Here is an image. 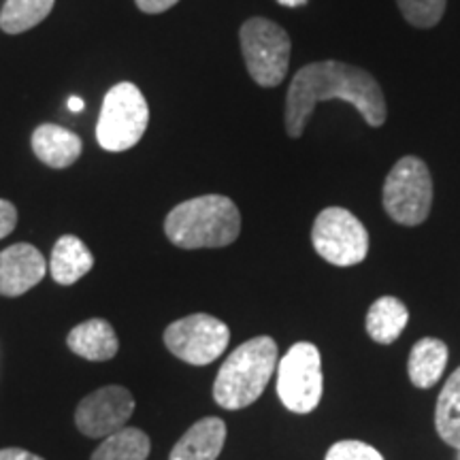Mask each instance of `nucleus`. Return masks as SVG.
Wrapping results in <instances>:
<instances>
[{"label":"nucleus","instance_id":"obj_1","mask_svg":"<svg viewBox=\"0 0 460 460\" xmlns=\"http://www.w3.org/2000/svg\"><path fill=\"white\" fill-rule=\"evenodd\" d=\"M341 101L352 105L371 128L386 122V99L371 73L339 60H322L303 66L292 77L286 94V132L292 139L305 132L318 102Z\"/></svg>","mask_w":460,"mask_h":460},{"label":"nucleus","instance_id":"obj_2","mask_svg":"<svg viewBox=\"0 0 460 460\" xmlns=\"http://www.w3.org/2000/svg\"><path fill=\"white\" fill-rule=\"evenodd\" d=\"M241 233L237 205L222 194H205L172 207L164 220V234L181 250L226 247Z\"/></svg>","mask_w":460,"mask_h":460},{"label":"nucleus","instance_id":"obj_3","mask_svg":"<svg viewBox=\"0 0 460 460\" xmlns=\"http://www.w3.org/2000/svg\"><path fill=\"white\" fill-rule=\"evenodd\" d=\"M278 358V343L271 337H254L241 343L217 371L214 401L228 411L250 407L271 382Z\"/></svg>","mask_w":460,"mask_h":460},{"label":"nucleus","instance_id":"obj_4","mask_svg":"<svg viewBox=\"0 0 460 460\" xmlns=\"http://www.w3.org/2000/svg\"><path fill=\"white\" fill-rule=\"evenodd\" d=\"M149 124V107L135 84H115L102 101L96 141L105 152H126L143 139Z\"/></svg>","mask_w":460,"mask_h":460},{"label":"nucleus","instance_id":"obj_5","mask_svg":"<svg viewBox=\"0 0 460 460\" xmlns=\"http://www.w3.org/2000/svg\"><path fill=\"white\" fill-rule=\"evenodd\" d=\"M241 51L247 73L262 88H278L290 66L292 43L279 24L264 17H252L239 31Z\"/></svg>","mask_w":460,"mask_h":460},{"label":"nucleus","instance_id":"obj_6","mask_svg":"<svg viewBox=\"0 0 460 460\" xmlns=\"http://www.w3.org/2000/svg\"><path fill=\"white\" fill-rule=\"evenodd\" d=\"M384 209L396 224L418 226L433 205V177L424 160L405 156L390 169L384 181Z\"/></svg>","mask_w":460,"mask_h":460},{"label":"nucleus","instance_id":"obj_7","mask_svg":"<svg viewBox=\"0 0 460 460\" xmlns=\"http://www.w3.org/2000/svg\"><path fill=\"white\" fill-rule=\"evenodd\" d=\"M315 252L335 267H354L369 254V233L352 211L326 207L312 228Z\"/></svg>","mask_w":460,"mask_h":460},{"label":"nucleus","instance_id":"obj_8","mask_svg":"<svg viewBox=\"0 0 460 460\" xmlns=\"http://www.w3.org/2000/svg\"><path fill=\"white\" fill-rule=\"evenodd\" d=\"M278 394L286 410L312 413L322 399V360L314 343H295L278 367Z\"/></svg>","mask_w":460,"mask_h":460},{"label":"nucleus","instance_id":"obj_9","mask_svg":"<svg viewBox=\"0 0 460 460\" xmlns=\"http://www.w3.org/2000/svg\"><path fill=\"white\" fill-rule=\"evenodd\" d=\"M230 341V331L209 314H192L166 326L164 345L188 365H211L220 358Z\"/></svg>","mask_w":460,"mask_h":460},{"label":"nucleus","instance_id":"obj_10","mask_svg":"<svg viewBox=\"0 0 460 460\" xmlns=\"http://www.w3.org/2000/svg\"><path fill=\"white\" fill-rule=\"evenodd\" d=\"M135 396L124 386H105L84 396L75 410V424L79 433L92 439L109 437L124 429L132 411H135Z\"/></svg>","mask_w":460,"mask_h":460},{"label":"nucleus","instance_id":"obj_11","mask_svg":"<svg viewBox=\"0 0 460 460\" xmlns=\"http://www.w3.org/2000/svg\"><path fill=\"white\" fill-rule=\"evenodd\" d=\"M48 275V262L37 247L15 243L0 252V295L15 298L41 284Z\"/></svg>","mask_w":460,"mask_h":460},{"label":"nucleus","instance_id":"obj_12","mask_svg":"<svg viewBox=\"0 0 460 460\" xmlns=\"http://www.w3.org/2000/svg\"><path fill=\"white\" fill-rule=\"evenodd\" d=\"M31 146L34 156L51 169H66L77 163L84 152L82 139L58 124H41L34 128Z\"/></svg>","mask_w":460,"mask_h":460},{"label":"nucleus","instance_id":"obj_13","mask_svg":"<svg viewBox=\"0 0 460 460\" xmlns=\"http://www.w3.org/2000/svg\"><path fill=\"white\" fill-rule=\"evenodd\" d=\"M226 441V424L220 418H203L186 430L171 450L169 460H217Z\"/></svg>","mask_w":460,"mask_h":460},{"label":"nucleus","instance_id":"obj_14","mask_svg":"<svg viewBox=\"0 0 460 460\" xmlns=\"http://www.w3.org/2000/svg\"><path fill=\"white\" fill-rule=\"evenodd\" d=\"M66 345L73 354L92 362L111 360L119 349L118 335L107 320H85L68 332Z\"/></svg>","mask_w":460,"mask_h":460},{"label":"nucleus","instance_id":"obj_15","mask_svg":"<svg viewBox=\"0 0 460 460\" xmlns=\"http://www.w3.org/2000/svg\"><path fill=\"white\" fill-rule=\"evenodd\" d=\"M92 267H94V256L82 239L75 234H65L56 241L49 261V273L56 284H77L84 275L90 273Z\"/></svg>","mask_w":460,"mask_h":460},{"label":"nucleus","instance_id":"obj_16","mask_svg":"<svg viewBox=\"0 0 460 460\" xmlns=\"http://www.w3.org/2000/svg\"><path fill=\"white\" fill-rule=\"evenodd\" d=\"M447 365V345L441 339L424 337L411 348L407 373L411 384L420 390L433 388L444 376Z\"/></svg>","mask_w":460,"mask_h":460},{"label":"nucleus","instance_id":"obj_17","mask_svg":"<svg viewBox=\"0 0 460 460\" xmlns=\"http://www.w3.org/2000/svg\"><path fill=\"white\" fill-rule=\"evenodd\" d=\"M410 322V312L396 296H382L369 307L365 326L373 341L377 343H393L405 331Z\"/></svg>","mask_w":460,"mask_h":460},{"label":"nucleus","instance_id":"obj_18","mask_svg":"<svg viewBox=\"0 0 460 460\" xmlns=\"http://www.w3.org/2000/svg\"><path fill=\"white\" fill-rule=\"evenodd\" d=\"M435 427L447 446L460 450V369L447 377L435 410Z\"/></svg>","mask_w":460,"mask_h":460},{"label":"nucleus","instance_id":"obj_19","mask_svg":"<svg viewBox=\"0 0 460 460\" xmlns=\"http://www.w3.org/2000/svg\"><path fill=\"white\" fill-rule=\"evenodd\" d=\"M152 441L139 429H119L118 433L105 437L90 460H147Z\"/></svg>","mask_w":460,"mask_h":460},{"label":"nucleus","instance_id":"obj_20","mask_svg":"<svg viewBox=\"0 0 460 460\" xmlns=\"http://www.w3.org/2000/svg\"><path fill=\"white\" fill-rule=\"evenodd\" d=\"M56 0H7L0 9V28L7 34H22L39 26L51 13Z\"/></svg>","mask_w":460,"mask_h":460},{"label":"nucleus","instance_id":"obj_21","mask_svg":"<svg viewBox=\"0 0 460 460\" xmlns=\"http://www.w3.org/2000/svg\"><path fill=\"white\" fill-rule=\"evenodd\" d=\"M405 22L416 28H433L444 17L447 0H396Z\"/></svg>","mask_w":460,"mask_h":460},{"label":"nucleus","instance_id":"obj_22","mask_svg":"<svg viewBox=\"0 0 460 460\" xmlns=\"http://www.w3.org/2000/svg\"><path fill=\"white\" fill-rule=\"evenodd\" d=\"M324 460H384V456L365 441L348 439L332 444Z\"/></svg>","mask_w":460,"mask_h":460},{"label":"nucleus","instance_id":"obj_23","mask_svg":"<svg viewBox=\"0 0 460 460\" xmlns=\"http://www.w3.org/2000/svg\"><path fill=\"white\" fill-rule=\"evenodd\" d=\"M17 226V209L13 203L0 199V239L9 237Z\"/></svg>","mask_w":460,"mask_h":460},{"label":"nucleus","instance_id":"obj_24","mask_svg":"<svg viewBox=\"0 0 460 460\" xmlns=\"http://www.w3.org/2000/svg\"><path fill=\"white\" fill-rule=\"evenodd\" d=\"M135 3L143 13L158 15V13H164V11H169L171 7H175L180 0H135Z\"/></svg>","mask_w":460,"mask_h":460},{"label":"nucleus","instance_id":"obj_25","mask_svg":"<svg viewBox=\"0 0 460 460\" xmlns=\"http://www.w3.org/2000/svg\"><path fill=\"white\" fill-rule=\"evenodd\" d=\"M0 460H45V458L39 456V454L22 450V447H4V450H0Z\"/></svg>","mask_w":460,"mask_h":460},{"label":"nucleus","instance_id":"obj_26","mask_svg":"<svg viewBox=\"0 0 460 460\" xmlns=\"http://www.w3.org/2000/svg\"><path fill=\"white\" fill-rule=\"evenodd\" d=\"M66 107H68V111H71V113H79V111H84V109H85V102L79 99V96H71V99L66 101Z\"/></svg>","mask_w":460,"mask_h":460},{"label":"nucleus","instance_id":"obj_27","mask_svg":"<svg viewBox=\"0 0 460 460\" xmlns=\"http://www.w3.org/2000/svg\"><path fill=\"white\" fill-rule=\"evenodd\" d=\"M278 3L284 4V7L295 9V7H303V4H307L309 0H278Z\"/></svg>","mask_w":460,"mask_h":460}]
</instances>
